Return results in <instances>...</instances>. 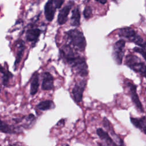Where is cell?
Segmentation results:
<instances>
[{"label":"cell","instance_id":"21","mask_svg":"<svg viewBox=\"0 0 146 146\" xmlns=\"http://www.w3.org/2000/svg\"><path fill=\"white\" fill-rule=\"evenodd\" d=\"M1 72L2 74V83L4 86H6L7 85L10 79L13 76V75L7 70H5L2 66L1 67Z\"/></svg>","mask_w":146,"mask_h":146},{"label":"cell","instance_id":"19","mask_svg":"<svg viewBox=\"0 0 146 146\" xmlns=\"http://www.w3.org/2000/svg\"><path fill=\"white\" fill-rule=\"evenodd\" d=\"M55 107L54 102L51 100H43L39 102L36 105V108L41 111H47L48 110L53 109Z\"/></svg>","mask_w":146,"mask_h":146},{"label":"cell","instance_id":"18","mask_svg":"<svg viewBox=\"0 0 146 146\" xmlns=\"http://www.w3.org/2000/svg\"><path fill=\"white\" fill-rule=\"evenodd\" d=\"M80 13L79 7H75L72 11V15L70 18V25L72 26L78 27L80 23Z\"/></svg>","mask_w":146,"mask_h":146},{"label":"cell","instance_id":"7","mask_svg":"<svg viewBox=\"0 0 146 146\" xmlns=\"http://www.w3.org/2000/svg\"><path fill=\"white\" fill-rule=\"evenodd\" d=\"M87 82L86 80H81L75 83L72 90V98L74 101L79 103L82 100L83 92L86 88Z\"/></svg>","mask_w":146,"mask_h":146},{"label":"cell","instance_id":"24","mask_svg":"<svg viewBox=\"0 0 146 146\" xmlns=\"http://www.w3.org/2000/svg\"><path fill=\"white\" fill-rule=\"evenodd\" d=\"M53 1L57 9L60 8L64 2V0H53Z\"/></svg>","mask_w":146,"mask_h":146},{"label":"cell","instance_id":"2","mask_svg":"<svg viewBox=\"0 0 146 146\" xmlns=\"http://www.w3.org/2000/svg\"><path fill=\"white\" fill-rule=\"evenodd\" d=\"M118 35L126 39L128 42L135 43L142 48H146V42L137 32L131 27H124L119 29Z\"/></svg>","mask_w":146,"mask_h":146},{"label":"cell","instance_id":"17","mask_svg":"<svg viewBox=\"0 0 146 146\" xmlns=\"http://www.w3.org/2000/svg\"><path fill=\"white\" fill-rule=\"evenodd\" d=\"M103 125L108 129V131L110 132V134L112 135V136L114 138L115 142L117 144V145H124V143L123 140L115 133L113 128L111 127L110 123L107 120L106 117H104L103 119Z\"/></svg>","mask_w":146,"mask_h":146},{"label":"cell","instance_id":"3","mask_svg":"<svg viewBox=\"0 0 146 146\" xmlns=\"http://www.w3.org/2000/svg\"><path fill=\"white\" fill-rule=\"evenodd\" d=\"M125 65L146 79V64L137 56L132 54L127 55Z\"/></svg>","mask_w":146,"mask_h":146},{"label":"cell","instance_id":"23","mask_svg":"<svg viewBox=\"0 0 146 146\" xmlns=\"http://www.w3.org/2000/svg\"><path fill=\"white\" fill-rule=\"evenodd\" d=\"M133 50L134 52L140 54L146 62V50L144 48L140 47H135L133 48Z\"/></svg>","mask_w":146,"mask_h":146},{"label":"cell","instance_id":"11","mask_svg":"<svg viewBox=\"0 0 146 146\" xmlns=\"http://www.w3.org/2000/svg\"><path fill=\"white\" fill-rule=\"evenodd\" d=\"M42 89L44 91H50L54 88V77L48 72H44L42 75Z\"/></svg>","mask_w":146,"mask_h":146},{"label":"cell","instance_id":"25","mask_svg":"<svg viewBox=\"0 0 146 146\" xmlns=\"http://www.w3.org/2000/svg\"><path fill=\"white\" fill-rule=\"evenodd\" d=\"M95 1L100 3H102V4H103V5L106 3V2L107 1V0H95Z\"/></svg>","mask_w":146,"mask_h":146},{"label":"cell","instance_id":"5","mask_svg":"<svg viewBox=\"0 0 146 146\" xmlns=\"http://www.w3.org/2000/svg\"><path fill=\"white\" fill-rule=\"evenodd\" d=\"M125 84L128 89V93L131 99V100L134 106H135L136 108L139 112L141 113H144V110L143 104L137 93V86L131 81L125 82Z\"/></svg>","mask_w":146,"mask_h":146},{"label":"cell","instance_id":"13","mask_svg":"<svg viewBox=\"0 0 146 146\" xmlns=\"http://www.w3.org/2000/svg\"><path fill=\"white\" fill-rule=\"evenodd\" d=\"M41 33V30L38 28L29 29L26 31V39L27 41L32 42L34 45L37 42Z\"/></svg>","mask_w":146,"mask_h":146},{"label":"cell","instance_id":"1","mask_svg":"<svg viewBox=\"0 0 146 146\" xmlns=\"http://www.w3.org/2000/svg\"><path fill=\"white\" fill-rule=\"evenodd\" d=\"M65 36L68 44L76 50L84 51L86 47V40L83 33L78 29H71L65 33Z\"/></svg>","mask_w":146,"mask_h":146},{"label":"cell","instance_id":"26","mask_svg":"<svg viewBox=\"0 0 146 146\" xmlns=\"http://www.w3.org/2000/svg\"><path fill=\"white\" fill-rule=\"evenodd\" d=\"M112 1H113V2H117V0H112Z\"/></svg>","mask_w":146,"mask_h":146},{"label":"cell","instance_id":"12","mask_svg":"<svg viewBox=\"0 0 146 146\" xmlns=\"http://www.w3.org/2000/svg\"><path fill=\"white\" fill-rule=\"evenodd\" d=\"M130 121L135 127L139 129L142 133L146 135V117L145 116L140 117L131 116Z\"/></svg>","mask_w":146,"mask_h":146},{"label":"cell","instance_id":"16","mask_svg":"<svg viewBox=\"0 0 146 146\" xmlns=\"http://www.w3.org/2000/svg\"><path fill=\"white\" fill-rule=\"evenodd\" d=\"M39 86V74L37 72H35L31 78V82H30V95L34 96L35 95L38 90Z\"/></svg>","mask_w":146,"mask_h":146},{"label":"cell","instance_id":"6","mask_svg":"<svg viewBox=\"0 0 146 146\" xmlns=\"http://www.w3.org/2000/svg\"><path fill=\"white\" fill-rule=\"evenodd\" d=\"M125 40L123 39L117 40L113 46V58L116 63L118 65L122 64L123 57L125 54Z\"/></svg>","mask_w":146,"mask_h":146},{"label":"cell","instance_id":"14","mask_svg":"<svg viewBox=\"0 0 146 146\" xmlns=\"http://www.w3.org/2000/svg\"><path fill=\"white\" fill-rule=\"evenodd\" d=\"M96 134L99 137V138L105 142L106 144L108 145H116L117 144L115 141L111 138V137L108 135V132L104 131L102 128H99L96 129Z\"/></svg>","mask_w":146,"mask_h":146},{"label":"cell","instance_id":"9","mask_svg":"<svg viewBox=\"0 0 146 146\" xmlns=\"http://www.w3.org/2000/svg\"><path fill=\"white\" fill-rule=\"evenodd\" d=\"M21 125H15L13 124H9L6 122L1 120L0 130L1 132L10 134H15L22 132Z\"/></svg>","mask_w":146,"mask_h":146},{"label":"cell","instance_id":"15","mask_svg":"<svg viewBox=\"0 0 146 146\" xmlns=\"http://www.w3.org/2000/svg\"><path fill=\"white\" fill-rule=\"evenodd\" d=\"M17 47H18V50H17V55H16V58H15V60L14 64L15 70H17L18 66L21 60V59L22 58V56H23V52H24V51L25 49V42H23V40H20L18 42Z\"/></svg>","mask_w":146,"mask_h":146},{"label":"cell","instance_id":"20","mask_svg":"<svg viewBox=\"0 0 146 146\" xmlns=\"http://www.w3.org/2000/svg\"><path fill=\"white\" fill-rule=\"evenodd\" d=\"M24 120L25 122L21 125V126L24 128L27 129L30 128L33 126V125L35 124L36 119L33 114L30 113L27 116L24 117Z\"/></svg>","mask_w":146,"mask_h":146},{"label":"cell","instance_id":"8","mask_svg":"<svg viewBox=\"0 0 146 146\" xmlns=\"http://www.w3.org/2000/svg\"><path fill=\"white\" fill-rule=\"evenodd\" d=\"M74 5V1L71 0L68 2V3L66 4L62 9L60 10L57 18V22L59 25H63L68 21V15Z\"/></svg>","mask_w":146,"mask_h":146},{"label":"cell","instance_id":"10","mask_svg":"<svg viewBox=\"0 0 146 146\" xmlns=\"http://www.w3.org/2000/svg\"><path fill=\"white\" fill-rule=\"evenodd\" d=\"M57 8L53 0H48L44 5V13L47 21L51 22L53 20Z\"/></svg>","mask_w":146,"mask_h":146},{"label":"cell","instance_id":"4","mask_svg":"<svg viewBox=\"0 0 146 146\" xmlns=\"http://www.w3.org/2000/svg\"><path fill=\"white\" fill-rule=\"evenodd\" d=\"M68 63L80 76L83 77L87 76L88 72V66L86 63L85 59L83 57H82L78 55Z\"/></svg>","mask_w":146,"mask_h":146},{"label":"cell","instance_id":"22","mask_svg":"<svg viewBox=\"0 0 146 146\" xmlns=\"http://www.w3.org/2000/svg\"><path fill=\"white\" fill-rule=\"evenodd\" d=\"M83 16L86 19H90L92 16V9L90 6H86L83 10Z\"/></svg>","mask_w":146,"mask_h":146}]
</instances>
